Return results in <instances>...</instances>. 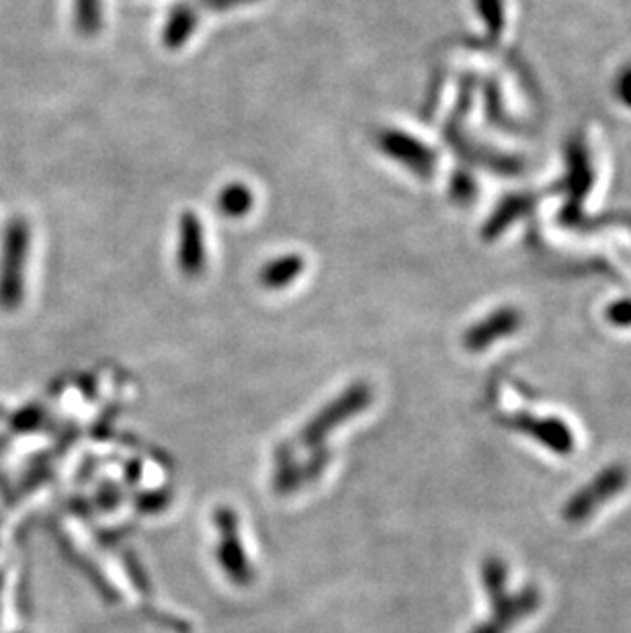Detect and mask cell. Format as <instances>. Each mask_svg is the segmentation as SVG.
I'll return each mask as SVG.
<instances>
[{
  "label": "cell",
  "mask_w": 631,
  "mask_h": 633,
  "mask_svg": "<svg viewBox=\"0 0 631 633\" xmlns=\"http://www.w3.org/2000/svg\"><path fill=\"white\" fill-rule=\"evenodd\" d=\"M509 427L535 439L554 453L568 455L574 451V435L560 418H537L531 414H519L511 420Z\"/></svg>",
  "instance_id": "52a82bcc"
},
{
  "label": "cell",
  "mask_w": 631,
  "mask_h": 633,
  "mask_svg": "<svg viewBox=\"0 0 631 633\" xmlns=\"http://www.w3.org/2000/svg\"><path fill=\"white\" fill-rule=\"evenodd\" d=\"M199 23V11L193 5H177L162 27V44L168 50H181L193 37Z\"/></svg>",
  "instance_id": "30bf717a"
},
{
  "label": "cell",
  "mask_w": 631,
  "mask_h": 633,
  "mask_svg": "<svg viewBox=\"0 0 631 633\" xmlns=\"http://www.w3.org/2000/svg\"><path fill=\"white\" fill-rule=\"evenodd\" d=\"M177 265L183 275L195 279L203 275L207 267V246L203 222L193 211H185L179 218V234H177Z\"/></svg>",
  "instance_id": "8992f818"
},
{
  "label": "cell",
  "mask_w": 631,
  "mask_h": 633,
  "mask_svg": "<svg viewBox=\"0 0 631 633\" xmlns=\"http://www.w3.org/2000/svg\"><path fill=\"white\" fill-rule=\"evenodd\" d=\"M74 27L82 37H95L103 29V0H74Z\"/></svg>",
  "instance_id": "4fadbf2b"
},
{
  "label": "cell",
  "mask_w": 631,
  "mask_h": 633,
  "mask_svg": "<svg viewBox=\"0 0 631 633\" xmlns=\"http://www.w3.org/2000/svg\"><path fill=\"white\" fill-rule=\"evenodd\" d=\"M216 203L224 218L240 220L250 214L252 205H255V195H252V189L244 183H230L220 191Z\"/></svg>",
  "instance_id": "7c38bea8"
},
{
  "label": "cell",
  "mask_w": 631,
  "mask_h": 633,
  "mask_svg": "<svg viewBox=\"0 0 631 633\" xmlns=\"http://www.w3.org/2000/svg\"><path fill=\"white\" fill-rule=\"evenodd\" d=\"M627 484L629 470L621 466V463H613V466L601 470L591 482L570 496V500L564 506V517L570 523L586 521L601 509V504L621 494L627 488Z\"/></svg>",
  "instance_id": "3957f363"
},
{
  "label": "cell",
  "mask_w": 631,
  "mask_h": 633,
  "mask_svg": "<svg viewBox=\"0 0 631 633\" xmlns=\"http://www.w3.org/2000/svg\"><path fill=\"white\" fill-rule=\"evenodd\" d=\"M369 402H371V388L367 384L351 386L332 404L324 406L316 418H312L308 422V427L300 435V443L306 447L318 445L328 435V431H332L334 427H339V422L365 410Z\"/></svg>",
  "instance_id": "277c9868"
},
{
  "label": "cell",
  "mask_w": 631,
  "mask_h": 633,
  "mask_svg": "<svg viewBox=\"0 0 631 633\" xmlns=\"http://www.w3.org/2000/svg\"><path fill=\"white\" fill-rule=\"evenodd\" d=\"M519 326V318L515 312H500L492 314L484 322L476 324L468 334H466V347L470 351H484L490 347L494 341H498L500 336L511 334Z\"/></svg>",
  "instance_id": "9c48e42d"
},
{
  "label": "cell",
  "mask_w": 631,
  "mask_h": 633,
  "mask_svg": "<svg viewBox=\"0 0 631 633\" xmlns=\"http://www.w3.org/2000/svg\"><path fill=\"white\" fill-rule=\"evenodd\" d=\"M218 527H220V535H222V545L218 550V558H220L222 568L226 570L230 580H234L236 584L250 582L252 570H250V564L246 562L244 550H242L240 539H238L234 513H230L226 509L218 511Z\"/></svg>",
  "instance_id": "ba28073f"
},
{
  "label": "cell",
  "mask_w": 631,
  "mask_h": 633,
  "mask_svg": "<svg viewBox=\"0 0 631 633\" xmlns=\"http://www.w3.org/2000/svg\"><path fill=\"white\" fill-rule=\"evenodd\" d=\"M377 148L418 177H431L437 166V156L431 148L400 130H384L377 134Z\"/></svg>",
  "instance_id": "5b68a950"
},
{
  "label": "cell",
  "mask_w": 631,
  "mask_h": 633,
  "mask_svg": "<svg viewBox=\"0 0 631 633\" xmlns=\"http://www.w3.org/2000/svg\"><path fill=\"white\" fill-rule=\"evenodd\" d=\"M306 269V261L302 255L289 252V255L277 257L271 263H267L259 273V283L271 291L283 289L296 281Z\"/></svg>",
  "instance_id": "8fae6325"
},
{
  "label": "cell",
  "mask_w": 631,
  "mask_h": 633,
  "mask_svg": "<svg viewBox=\"0 0 631 633\" xmlns=\"http://www.w3.org/2000/svg\"><path fill=\"white\" fill-rule=\"evenodd\" d=\"M29 248L31 228L27 220L13 218L0 240V310L15 312L25 300Z\"/></svg>",
  "instance_id": "7a4b0ae2"
},
{
  "label": "cell",
  "mask_w": 631,
  "mask_h": 633,
  "mask_svg": "<svg viewBox=\"0 0 631 633\" xmlns=\"http://www.w3.org/2000/svg\"><path fill=\"white\" fill-rule=\"evenodd\" d=\"M197 3L207 11H230V9L257 3V0H197Z\"/></svg>",
  "instance_id": "5bb4252c"
},
{
  "label": "cell",
  "mask_w": 631,
  "mask_h": 633,
  "mask_svg": "<svg viewBox=\"0 0 631 633\" xmlns=\"http://www.w3.org/2000/svg\"><path fill=\"white\" fill-rule=\"evenodd\" d=\"M507 566L500 558H488L482 564V580L490 599L492 613L472 633H509L525 617L539 609L541 595L535 586H525L511 595L507 590Z\"/></svg>",
  "instance_id": "6da1fadb"
}]
</instances>
